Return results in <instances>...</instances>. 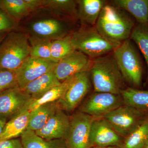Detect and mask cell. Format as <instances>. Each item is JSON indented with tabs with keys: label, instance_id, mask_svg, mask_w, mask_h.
<instances>
[{
	"label": "cell",
	"instance_id": "1",
	"mask_svg": "<svg viewBox=\"0 0 148 148\" xmlns=\"http://www.w3.org/2000/svg\"><path fill=\"white\" fill-rule=\"evenodd\" d=\"M67 18L42 8L20 21L18 30L28 37L31 45L42 41H53L69 36L72 32Z\"/></svg>",
	"mask_w": 148,
	"mask_h": 148
},
{
	"label": "cell",
	"instance_id": "2",
	"mask_svg": "<svg viewBox=\"0 0 148 148\" xmlns=\"http://www.w3.org/2000/svg\"><path fill=\"white\" fill-rule=\"evenodd\" d=\"M135 25L134 19L127 12L107 3L101 11L95 27L115 49L130 39Z\"/></svg>",
	"mask_w": 148,
	"mask_h": 148
},
{
	"label": "cell",
	"instance_id": "3",
	"mask_svg": "<svg viewBox=\"0 0 148 148\" xmlns=\"http://www.w3.org/2000/svg\"><path fill=\"white\" fill-rule=\"evenodd\" d=\"M89 72L95 92L120 95L125 88L124 79L112 52L92 59Z\"/></svg>",
	"mask_w": 148,
	"mask_h": 148
},
{
	"label": "cell",
	"instance_id": "4",
	"mask_svg": "<svg viewBox=\"0 0 148 148\" xmlns=\"http://www.w3.org/2000/svg\"><path fill=\"white\" fill-rule=\"evenodd\" d=\"M31 45L20 30L9 32L0 43V67L16 71L30 56Z\"/></svg>",
	"mask_w": 148,
	"mask_h": 148
},
{
	"label": "cell",
	"instance_id": "5",
	"mask_svg": "<svg viewBox=\"0 0 148 148\" xmlns=\"http://www.w3.org/2000/svg\"><path fill=\"white\" fill-rule=\"evenodd\" d=\"M113 54L124 81L134 88L143 84V67L141 58L131 40H126L114 49Z\"/></svg>",
	"mask_w": 148,
	"mask_h": 148
},
{
	"label": "cell",
	"instance_id": "6",
	"mask_svg": "<svg viewBox=\"0 0 148 148\" xmlns=\"http://www.w3.org/2000/svg\"><path fill=\"white\" fill-rule=\"evenodd\" d=\"M76 50L84 53L91 59L112 53L114 48L96 30L95 27H82L70 34Z\"/></svg>",
	"mask_w": 148,
	"mask_h": 148
},
{
	"label": "cell",
	"instance_id": "7",
	"mask_svg": "<svg viewBox=\"0 0 148 148\" xmlns=\"http://www.w3.org/2000/svg\"><path fill=\"white\" fill-rule=\"evenodd\" d=\"M148 114L123 104L103 118L125 138L137 127Z\"/></svg>",
	"mask_w": 148,
	"mask_h": 148
},
{
	"label": "cell",
	"instance_id": "8",
	"mask_svg": "<svg viewBox=\"0 0 148 148\" xmlns=\"http://www.w3.org/2000/svg\"><path fill=\"white\" fill-rule=\"evenodd\" d=\"M94 119L78 112L70 116L69 133L65 139L66 148H91L90 132Z\"/></svg>",
	"mask_w": 148,
	"mask_h": 148
},
{
	"label": "cell",
	"instance_id": "9",
	"mask_svg": "<svg viewBox=\"0 0 148 148\" xmlns=\"http://www.w3.org/2000/svg\"><path fill=\"white\" fill-rule=\"evenodd\" d=\"M121 95L109 92H95L80 107L79 112L94 118H103L109 113L123 105Z\"/></svg>",
	"mask_w": 148,
	"mask_h": 148
},
{
	"label": "cell",
	"instance_id": "10",
	"mask_svg": "<svg viewBox=\"0 0 148 148\" xmlns=\"http://www.w3.org/2000/svg\"><path fill=\"white\" fill-rule=\"evenodd\" d=\"M91 86L89 71L74 75L64 96L57 101L61 108L67 112H73L89 92Z\"/></svg>",
	"mask_w": 148,
	"mask_h": 148
},
{
	"label": "cell",
	"instance_id": "11",
	"mask_svg": "<svg viewBox=\"0 0 148 148\" xmlns=\"http://www.w3.org/2000/svg\"><path fill=\"white\" fill-rule=\"evenodd\" d=\"M32 100L18 86L5 90L0 93V118L8 121L28 108Z\"/></svg>",
	"mask_w": 148,
	"mask_h": 148
},
{
	"label": "cell",
	"instance_id": "12",
	"mask_svg": "<svg viewBox=\"0 0 148 148\" xmlns=\"http://www.w3.org/2000/svg\"><path fill=\"white\" fill-rule=\"evenodd\" d=\"M57 63L29 56L16 72L17 84L21 89L47 73L53 71Z\"/></svg>",
	"mask_w": 148,
	"mask_h": 148
},
{
	"label": "cell",
	"instance_id": "13",
	"mask_svg": "<svg viewBox=\"0 0 148 148\" xmlns=\"http://www.w3.org/2000/svg\"><path fill=\"white\" fill-rule=\"evenodd\" d=\"M92 61L84 53L75 50L58 61L53 72L58 80L62 82L77 74L89 71Z\"/></svg>",
	"mask_w": 148,
	"mask_h": 148
},
{
	"label": "cell",
	"instance_id": "14",
	"mask_svg": "<svg viewBox=\"0 0 148 148\" xmlns=\"http://www.w3.org/2000/svg\"><path fill=\"white\" fill-rule=\"evenodd\" d=\"M124 139L104 118L96 119L92 122L90 132L92 147H122Z\"/></svg>",
	"mask_w": 148,
	"mask_h": 148
},
{
	"label": "cell",
	"instance_id": "15",
	"mask_svg": "<svg viewBox=\"0 0 148 148\" xmlns=\"http://www.w3.org/2000/svg\"><path fill=\"white\" fill-rule=\"evenodd\" d=\"M70 126V116L60 108L42 128L35 132L37 135L46 140H65Z\"/></svg>",
	"mask_w": 148,
	"mask_h": 148
},
{
	"label": "cell",
	"instance_id": "16",
	"mask_svg": "<svg viewBox=\"0 0 148 148\" xmlns=\"http://www.w3.org/2000/svg\"><path fill=\"white\" fill-rule=\"evenodd\" d=\"M77 18L82 27H95L103 8L104 0H77Z\"/></svg>",
	"mask_w": 148,
	"mask_h": 148
},
{
	"label": "cell",
	"instance_id": "17",
	"mask_svg": "<svg viewBox=\"0 0 148 148\" xmlns=\"http://www.w3.org/2000/svg\"><path fill=\"white\" fill-rule=\"evenodd\" d=\"M61 82L52 71L29 83L22 90L30 95L33 100H37Z\"/></svg>",
	"mask_w": 148,
	"mask_h": 148
},
{
	"label": "cell",
	"instance_id": "18",
	"mask_svg": "<svg viewBox=\"0 0 148 148\" xmlns=\"http://www.w3.org/2000/svg\"><path fill=\"white\" fill-rule=\"evenodd\" d=\"M111 3L132 15L138 24L148 27V0H114Z\"/></svg>",
	"mask_w": 148,
	"mask_h": 148
},
{
	"label": "cell",
	"instance_id": "19",
	"mask_svg": "<svg viewBox=\"0 0 148 148\" xmlns=\"http://www.w3.org/2000/svg\"><path fill=\"white\" fill-rule=\"evenodd\" d=\"M59 108L56 101L43 104L30 111L27 130L36 132L42 128Z\"/></svg>",
	"mask_w": 148,
	"mask_h": 148
},
{
	"label": "cell",
	"instance_id": "20",
	"mask_svg": "<svg viewBox=\"0 0 148 148\" xmlns=\"http://www.w3.org/2000/svg\"><path fill=\"white\" fill-rule=\"evenodd\" d=\"M30 111L27 108L7 122L0 136V140H10L21 137L27 129Z\"/></svg>",
	"mask_w": 148,
	"mask_h": 148
},
{
	"label": "cell",
	"instance_id": "21",
	"mask_svg": "<svg viewBox=\"0 0 148 148\" xmlns=\"http://www.w3.org/2000/svg\"><path fill=\"white\" fill-rule=\"evenodd\" d=\"M23 148H66L65 140H47L27 130L20 137Z\"/></svg>",
	"mask_w": 148,
	"mask_h": 148
},
{
	"label": "cell",
	"instance_id": "22",
	"mask_svg": "<svg viewBox=\"0 0 148 148\" xmlns=\"http://www.w3.org/2000/svg\"><path fill=\"white\" fill-rule=\"evenodd\" d=\"M123 104L148 113V90L127 87L121 92Z\"/></svg>",
	"mask_w": 148,
	"mask_h": 148
},
{
	"label": "cell",
	"instance_id": "23",
	"mask_svg": "<svg viewBox=\"0 0 148 148\" xmlns=\"http://www.w3.org/2000/svg\"><path fill=\"white\" fill-rule=\"evenodd\" d=\"M42 8L66 18H77V5L74 0H42Z\"/></svg>",
	"mask_w": 148,
	"mask_h": 148
},
{
	"label": "cell",
	"instance_id": "24",
	"mask_svg": "<svg viewBox=\"0 0 148 148\" xmlns=\"http://www.w3.org/2000/svg\"><path fill=\"white\" fill-rule=\"evenodd\" d=\"M0 8L18 24L32 13L26 0H0Z\"/></svg>",
	"mask_w": 148,
	"mask_h": 148
},
{
	"label": "cell",
	"instance_id": "25",
	"mask_svg": "<svg viewBox=\"0 0 148 148\" xmlns=\"http://www.w3.org/2000/svg\"><path fill=\"white\" fill-rule=\"evenodd\" d=\"M148 141V114L137 127L125 138L123 148H143Z\"/></svg>",
	"mask_w": 148,
	"mask_h": 148
},
{
	"label": "cell",
	"instance_id": "26",
	"mask_svg": "<svg viewBox=\"0 0 148 148\" xmlns=\"http://www.w3.org/2000/svg\"><path fill=\"white\" fill-rule=\"evenodd\" d=\"M73 76L70 77L68 79L61 82L60 84L51 88L39 99L37 100L33 99L28 107V110L31 111L43 104L58 101L64 96L71 84Z\"/></svg>",
	"mask_w": 148,
	"mask_h": 148
},
{
	"label": "cell",
	"instance_id": "27",
	"mask_svg": "<svg viewBox=\"0 0 148 148\" xmlns=\"http://www.w3.org/2000/svg\"><path fill=\"white\" fill-rule=\"evenodd\" d=\"M70 34L63 38L55 40L51 42V57L56 63L76 50L71 40Z\"/></svg>",
	"mask_w": 148,
	"mask_h": 148
},
{
	"label": "cell",
	"instance_id": "28",
	"mask_svg": "<svg viewBox=\"0 0 148 148\" xmlns=\"http://www.w3.org/2000/svg\"><path fill=\"white\" fill-rule=\"evenodd\" d=\"M130 38L137 44L143 53L148 72V27L138 23L133 28Z\"/></svg>",
	"mask_w": 148,
	"mask_h": 148
},
{
	"label": "cell",
	"instance_id": "29",
	"mask_svg": "<svg viewBox=\"0 0 148 148\" xmlns=\"http://www.w3.org/2000/svg\"><path fill=\"white\" fill-rule=\"evenodd\" d=\"M51 42L52 41H49L40 42L31 45L30 56L55 62L51 57Z\"/></svg>",
	"mask_w": 148,
	"mask_h": 148
},
{
	"label": "cell",
	"instance_id": "30",
	"mask_svg": "<svg viewBox=\"0 0 148 148\" xmlns=\"http://www.w3.org/2000/svg\"><path fill=\"white\" fill-rule=\"evenodd\" d=\"M16 86V72L0 67V93Z\"/></svg>",
	"mask_w": 148,
	"mask_h": 148
},
{
	"label": "cell",
	"instance_id": "31",
	"mask_svg": "<svg viewBox=\"0 0 148 148\" xmlns=\"http://www.w3.org/2000/svg\"><path fill=\"white\" fill-rule=\"evenodd\" d=\"M18 23L0 8V33H9L18 29Z\"/></svg>",
	"mask_w": 148,
	"mask_h": 148
},
{
	"label": "cell",
	"instance_id": "32",
	"mask_svg": "<svg viewBox=\"0 0 148 148\" xmlns=\"http://www.w3.org/2000/svg\"><path fill=\"white\" fill-rule=\"evenodd\" d=\"M0 148H23L21 139L0 140Z\"/></svg>",
	"mask_w": 148,
	"mask_h": 148
},
{
	"label": "cell",
	"instance_id": "33",
	"mask_svg": "<svg viewBox=\"0 0 148 148\" xmlns=\"http://www.w3.org/2000/svg\"><path fill=\"white\" fill-rule=\"evenodd\" d=\"M7 122V121L5 120L0 118V136L1 135L4 129Z\"/></svg>",
	"mask_w": 148,
	"mask_h": 148
},
{
	"label": "cell",
	"instance_id": "34",
	"mask_svg": "<svg viewBox=\"0 0 148 148\" xmlns=\"http://www.w3.org/2000/svg\"><path fill=\"white\" fill-rule=\"evenodd\" d=\"M8 33H0V43L2 41L3 39L5 37L6 35Z\"/></svg>",
	"mask_w": 148,
	"mask_h": 148
},
{
	"label": "cell",
	"instance_id": "35",
	"mask_svg": "<svg viewBox=\"0 0 148 148\" xmlns=\"http://www.w3.org/2000/svg\"><path fill=\"white\" fill-rule=\"evenodd\" d=\"M91 148H123L122 147H116V146H113V147H92Z\"/></svg>",
	"mask_w": 148,
	"mask_h": 148
},
{
	"label": "cell",
	"instance_id": "36",
	"mask_svg": "<svg viewBox=\"0 0 148 148\" xmlns=\"http://www.w3.org/2000/svg\"><path fill=\"white\" fill-rule=\"evenodd\" d=\"M143 148H148V141Z\"/></svg>",
	"mask_w": 148,
	"mask_h": 148
},
{
	"label": "cell",
	"instance_id": "37",
	"mask_svg": "<svg viewBox=\"0 0 148 148\" xmlns=\"http://www.w3.org/2000/svg\"></svg>",
	"mask_w": 148,
	"mask_h": 148
}]
</instances>
